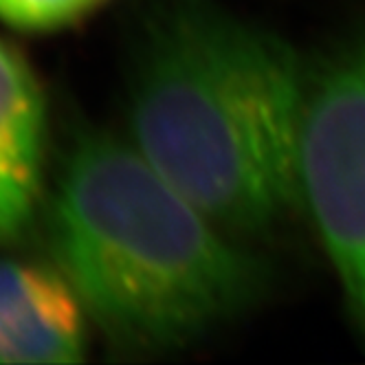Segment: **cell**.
Returning <instances> with one entry per match:
<instances>
[{
	"label": "cell",
	"instance_id": "cell-1",
	"mask_svg": "<svg viewBox=\"0 0 365 365\" xmlns=\"http://www.w3.org/2000/svg\"><path fill=\"white\" fill-rule=\"evenodd\" d=\"M308 71L279 36L187 0L145 29L130 141L231 236L273 229L302 202Z\"/></svg>",
	"mask_w": 365,
	"mask_h": 365
},
{
	"label": "cell",
	"instance_id": "cell-2",
	"mask_svg": "<svg viewBox=\"0 0 365 365\" xmlns=\"http://www.w3.org/2000/svg\"><path fill=\"white\" fill-rule=\"evenodd\" d=\"M53 264L115 348L163 354L240 317L269 273L130 139L80 135L46 210Z\"/></svg>",
	"mask_w": 365,
	"mask_h": 365
},
{
	"label": "cell",
	"instance_id": "cell-3",
	"mask_svg": "<svg viewBox=\"0 0 365 365\" xmlns=\"http://www.w3.org/2000/svg\"><path fill=\"white\" fill-rule=\"evenodd\" d=\"M302 202L365 336V29L308 71Z\"/></svg>",
	"mask_w": 365,
	"mask_h": 365
},
{
	"label": "cell",
	"instance_id": "cell-4",
	"mask_svg": "<svg viewBox=\"0 0 365 365\" xmlns=\"http://www.w3.org/2000/svg\"><path fill=\"white\" fill-rule=\"evenodd\" d=\"M86 317L80 295L56 264L0 259V363L82 361Z\"/></svg>",
	"mask_w": 365,
	"mask_h": 365
},
{
	"label": "cell",
	"instance_id": "cell-5",
	"mask_svg": "<svg viewBox=\"0 0 365 365\" xmlns=\"http://www.w3.org/2000/svg\"><path fill=\"white\" fill-rule=\"evenodd\" d=\"M46 103L36 71L0 38V242L34 222L42 192Z\"/></svg>",
	"mask_w": 365,
	"mask_h": 365
},
{
	"label": "cell",
	"instance_id": "cell-6",
	"mask_svg": "<svg viewBox=\"0 0 365 365\" xmlns=\"http://www.w3.org/2000/svg\"><path fill=\"white\" fill-rule=\"evenodd\" d=\"M106 0H0V20L22 31H58L80 22Z\"/></svg>",
	"mask_w": 365,
	"mask_h": 365
}]
</instances>
